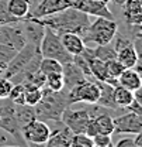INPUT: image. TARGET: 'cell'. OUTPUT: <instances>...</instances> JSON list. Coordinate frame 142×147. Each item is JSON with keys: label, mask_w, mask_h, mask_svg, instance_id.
<instances>
[{"label": "cell", "mask_w": 142, "mask_h": 147, "mask_svg": "<svg viewBox=\"0 0 142 147\" xmlns=\"http://www.w3.org/2000/svg\"><path fill=\"white\" fill-rule=\"evenodd\" d=\"M37 20L42 26L51 28L58 34L76 33V34L83 36V33L86 31V28L90 24L89 16L73 6L62 10V11H58L55 14H51V16L37 17Z\"/></svg>", "instance_id": "cell-1"}, {"label": "cell", "mask_w": 142, "mask_h": 147, "mask_svg": "<svg viewBox=\"0 0 142 147\" xmlns=\"http://www.w3.org/2000/svg\"><path fill=\"white\" fill-rule=\"evenodd\" d=\"M42 99L34 106L35 117L44 122H61L62 112L72 106L68 99V91L62 89L59 92L42 91Z\"/></svg>", "instance_id": "cell-2"}, {"label": "cell", "mask_w": 142, "mask_h": 147, "mask_svg": "<svg viewBox=\"0 0 142 147\" xmlns=\"http://www.w3.org/2000/svg\"><path fill=\"white\" fill-rule=\"evenodd\" d=\"M117 33H118V24L115 23L114 18L96 17V20L89 24L82 38L85 44L101 45L113 42V38Z\"/></svg>", "instance_id": "cell-3"}, {"label": "cell", "mask_w": 142, "mask_h": 147, "mask_svg": "<svg viewBox=\"0 0 142 147\" xmlns=\"http://www.w3.org/2000/svg\"><path fill=\"white\" fill-rule=\"evenodd\" d=\"M38 48H39V53L42 57L53 58V59L59 61L61 64L71 62L73 59V55H71L63 48L61 36L48 27H45V33H44V37H42Z\"/></svg>", "instance_id": "cell-4"}, {"label": "cell", "mask_w": 142, "mask_h": 147, "mask_svg": "<svg viewBox=\"0 0 142 147\" xmlns=\"http://www.w3.org/2000/svg\"><path fill=\"white\" fill-rule=\"evenodd\" d=\"M100 96V86L97 79H83L77 85H75L68 91V99L69 103H96Z\"/></svg>", "instance_id": "cell-5"}, {"label": "cell", "mask_w": 142, "mask_h": 147, "mask_svg": "<svg viewBox=\"0 0 142 147\" xmlns=\"http://www.w3.org/2000/svg\"><path fill=\"white\" fill-rule=\"evenodd\" d=\"M49 134H51L49 125L39 119H34L21 127V136H23L25 144L45 146L49 139Z\"/></svg>", "instance_id": "cell-6"}, {"label": "cell", "mask_w": 142, "mask_h": 147, "mask_svg": "<svg viewBox=\"0 0 142 147\" xmlns=\"http://www.w3.org/2000/svg\"><path fill=\"white\" fill-rule=\"evenodd\" d=\"M14 109H16V103L10 98L0 99V127L6 129L14 137H17L23 144H25V142L21 136V130L17 125L16 116H14Z\"/></svg>", "instance_id": "cell-7"}, {"label": "cell", "mask_w": 142, "mask_h": 147, "mask_svg": "<svg viewBox=\"0 0 142 147\" xmlns=\"http://www.w3.org/2000/svg\"><path fill=\"white\" fill-rule=\"evenodd\" d=\"M37 51H38V45L27 42L23 48L18 50L17 53H16V55L11 58V61L7 64L3 76H6V78L10 79L11 76H14V75H17L18 72H21V71L27 67V64L31 61V58L35 55Z\"/></svg>", "instance_id": "cell-8"}, {"label": "cell", "mask_w": 142, "mask_h": 147, "mask_svg": "<svg viewBox=\"0 0 142 147\" xmlns=\"http://www.w3.org/2000/svg\"><path fill=\"white\" fill-rule=\"evenodd\" d=\"M114 133L117 134H137L142 131V115L125 110L124 115H115L113 117Z\"/></svg>", "instance_id": "cell-9"}, {"label": "cell", "mask_w": 142, "mask_h": 147, "mask_svg": "<svg viewBox=\"0 0 142 147\" xmlns=\"http://www.w3.org/2000/svg\"><path fill=\"white\" fill-rule=\"evenodd\" d=\"M90 119L91 116L86 109L73 110L71 109V106L66 108L61 115V122L68 129H71L72 133H86Z\"/></svg>", "instance_id": "cell-10"}, {"label": "cell", "mask_w": 142, "mask_h": 147, "mask_svg": "<svg viewBox=\"0 0 142 147\" xmlns=\"http://www.w3.org/2000/svg\"><path fill=\"white\" fill-rule=\"evenodd\" d=\"M0 44L10 45V47L16 48L17 51L27 44V40L23 33L21 21L0 26Z\"/></svg>", "instance_id": "cell-11"}, {"label": "cell", "mask_w": 142, "mask_h": 147, "mask_svg": "<svg viewBox=\"0 0 142 147\" xmlns=\"http://www.w3.org/2000/svg\"><path fill=\"white\" fill-rule=\"evenodd\" d=\"M73 7L79 9L87 16L114 18L111 10L108 9V4L103 0H73Z\"/></svg>", "instance_id": "cell-12"}, {"label": "cell", "mask_w": 142, "mask_h": 147, "mask_svg": "<svg viewBox=\"0 0 142 147\" xmlns=\"http://www.w3.org/2000/svg\"><path fill=\"white\" fill-rule=\"evenodd\" d=\"M73 6V0H39L38 4L33 9L30 16L33 17H45L58 11H62Z\"/></svg>", "instance_id": "cell-13"}, {"label": "cell", "mask_w": 142, "mask_h": 147, "mask_svg": "<svg viewBox=\"0 0 142 147\" xmlns=\"http://www.w3.org/2000/svg\"><path fill=\"white\" fill-rule=\"evenodd\" d=\"M21 27H23V33H24L27 42L39 45V42L44 37V33H45V26H42L37 20V17L28 16L21 20Z\"/></svg>", "instance_id": "cell-14"}, {"label": "cell", "mask_w": 142, "mask_h": 147, "mask_svg": "<svg viewBox=\"0 0 142 147\" xmlns=\"http://www.w3.org/2000/svg\"><path fill=\"white\" fill-rule=\"evenodd\" d=\"M62 76H63V84H65V91H69L71 88H73L75 85H77L79 82H82L83 79H86V75L83 74V71L73 62H66L62 64Z\"/></svg>", "instance_id": "cell-15"}, {"label": "cell", "mask_w": 142, "mask_h": 147, "mask_svg": "<svg viewBox=\"0 0 142 147\" xmlns=\"http://www.w3.org/2000/svg\"><path fill=\"white\" fill-rule=\"evenodd\" d=\"M73 133L71 129H68L62 122L58 123V127L55 130H51L49 139L45 146L48 147H71V140Z\"/></svg>", "instance_id": "cell-16"}, {"label": "cell", "mask_w": 142, "mask_h": 147, "mask_svg": "<svg viewBox=\"0 0 142 147\" xmlns=\"http://www.w3.org/2000/svg\"><path fill=\"white\" fill-rule=\"evenodd\" d=\"M124 7V17L127 24L132 27H139L142 23V1L141 0H127Z\"/></svg>", "instance_id": "cell-17"}, {"label": "cell", "mask_w": 142, "mask_h": 147, "mask_svg": "<svg viewBox=\"0 0 142 147\" xmlns=\"http://www.w3.org/2000/svg\"><path fill=\"white\" fill-rule=\"evenodd\" d=\"M61 36V41H62V45L63 48L69 53L71 55H79L83 48L86 47L85 41L80 34H76V33H62L59 34Z\"/></svg>", "instance_id": "cell-18"}, {"label": "cell", "mask_w": 142, "mask_h": 147, "mask_svg": "<svg viewBox=\"0 0 142 147\" xmlns=\"http://www.w3.org/2000/svg\"><path fill=\"white\" fill-rule=\"evenodd\" d=\"M118 84L129 91H137L142 88V78L141 74L137 72L134 68H125L123 74L118 76Z\"/></svg>", "instance_id": "cell-19"}, {"label": "cell", "mask_w": 142, "mask_h": 147, "mask_svg": "<svg viewBox=\"0 0 142 147\" xmlns=\"http://www.w3.org/2000/svg\"><path fill=\"white\" fill-rule=\"evenodd\" d=\"M99 82V86H100V96L97 99V105L100 106H104L107 109H113V110H117L120 109L115 102H114V93H113V89L114 86L107 84V82H101V81H97Z\"/></svg>", "instance_id": "cell-20"}, {"label": "cell", "mask_w": 142, "mask_h": 147, "mask_svg": "<svg viewBox=\"0 0 142 147\" xmlns=\"http://www.w3.org/2000/svg\"><path fill=\"white\" fill-rule=\"evenodd\" d=\"M139 58H141V55L137 53L132 42L117 51V59L124 65L125 68H134V65L138 62Z\"/></svg>", "instance_id": "cell-21"}, {"label": "cell", "mask_w": 142, "mask_h": 147, "mask_svg": "<svg viewBox=\"0 0 142 147\" xmlns=\"http://www.w3.org/2000/svg\"><path fill=\"white\" fill-rule=\"evenodd\" d=\"M7 10L11 16L23 20L30 16L31 4L28 0H7Z\"/></svg>", "instance_id": "cell-22"}, {"label": "cell", "mask_w": 142, "mask_h": 147, "mask_svg": "<svg viewBox=\"0 0 142 147\" xmlns=\"http://www.w3.org/2000/svg\"><path fill=\"white\" fill-rule=\"evenodd\" d=\"M14 116H16V120H17V125L20 127V130H21L23 126L30 123L31 120L37 119L34 106H30V105H25V103H16Z\"/></svg>", "instance_id": "cell-23"}, {"label": "cell", "mask_w": 142, "mask_h": 147, "mask_svg": "<svg viewBox=\"0 0 142 147\" xmlns=\"http://www.w3.org/2000/svg\"><path fill=\"white\" fill-rule=\"evenodd\" d=\"M113 115H110V112L106 113H100L97 115L94 119V125H96V130L97 133L101 134H114V122H113Z\"/></svg>", "instance_id": "cell-24"}, {"label": "cell", "mask_w": 142, "mask_h": 147, "mask_svg": "<svg viewBox=\"0 0 142 147\" xmlns=\"http://www.w3.org/2000/svg\"><path fill=\"white\" fill-rule=\"evenodd\" d=\"M114 93V102L120 109H125L127 106L131 105V102L134 100V92L127 89L124 86H121L120 84H117L113 89Z\"/></svg>", "instance_id": "cell-25"}, {"label": "cell", "mask_w": 142, "mask_h": 147, "mask_svg": "<svg viewBox=\"0 0 142 147\" xmlns=\"http://www.w3.org/2000/svg\"><path fill=\"white\" fill-rule=\"evenodd\" d=\"M93 50H94V57L101 59L103 62H108V61H113V59L117 58V51H115V48L113 47L111 42L97 45Z\"/></svg>", "instance_id": "cell-26"}, {"label": "cell", "mask_w": 142, "mask_h": 147, "mask_svg": "<svg viewBox=\"0 0 142 147\" xmlns=\"http://www.w3.org/2000/svg\"><path fill=\"white\" fill-rule=\"evenodd\" d=\"M63 88H65V84H63L62 74H51V75H47L45 84L42 86V91L59 92V91H62Z\"/></svg>", "instance_id": "cell-27"}, {"label": "cell", "mask_w": 142, "mask_h": 147, "mask_svg": "<svg viewBox=\"0 0 142 147\" xmlns=\"http://www.w3.org/2000/svg\"><path fill=\"white\" fill-rule=\"evenodd\" d=\"M62 64L53 58H47V57H42L41 62H39V71L44 74L45 76L47 75H51V74H62Z\"/></svg>", "instance_id": "cell-28"}, {"label": "cell", "mask_w": 142, "mask_h": 147, "mask_svg": "<svg viewBox=\"0 0 142 147\" xmlns=\"http://www.w3.org/2000/svg\"><path fill=\"white\" fill-rule=\"evenodd\" d=\"M25 92H24V103L30 105V106H35L37 103L42 99L44 93H42V88L38 86H24Z\"/></svg>", "instance_id": "cell-29"}, {"label": "cell", "mask_w": 142, "mask_h": 147, "mask_svg": "<svg viewBox=\"0 0 142 147\" xmlns=\"http://www.w3.org/2000/svg\"><path fill=\"white\" fill-rule=\"evenodd\" d=\"M71 147H93V139L86 133H73Z\"/></svg>", "instance_id": "cell-30"}, {"label": "cell", "mask_w": 142, "mask_h": 147, "mask_svg": "<svg viewBox=\"0 0 142 147\" xmlns=\"http://www.w3.org/2000/svg\"><path fill=\"white\" fill-rule=\"evenodd\" d=\"M17 21H21V20L11 16L7 10V0H0V26L10 24V23H17Z\"/></svg>", "instance_id": "cell-31"}, {"label": "cell", "mask_w": 142, "mask_h": 147, "mask_svg": "<svg viewBox=\"0 0 142 147\" xmlns=\"http://www.w3.org/2000/svg\"><path fill=\"white\" fill-rule=\"evenodd\" d=\"M17 50L10 47V45H6V44H0V64L6 65L11 61V58L16 55Z\"/></svg>", "instance_id": "cell-32"}, {"label": "cell", "mask_w": 142, "mask_h": 147, "mask_svg": "<svg viewBox=\"0 0 142 147\" xmlns=\"http://www.w3.org/2000/svg\"><path fill=\"white\" fill-rule=\"evenodd\" d=\"M23 144L17 137H14L10 131H7L6 129L0 127V147L1 146H17Z\"/></svg>", "instance_id": "cell-33"}, {"label": "cell", "mask_w": 142, "mask_h": 147, "mask_svg": "<svg viewBox=\"0 0 142 147\" xmlns=\"http://www.w3.org/2000/svg\"><path fill=\"white\" fill-rule=\"evenodd\" d=\"M24 92H25V88L23 84H13V88L9 93V98L14 103H24Z\"/></svg>", "instance_id": "cell-34"}, {"label": "cell", "mask_w": 142, "mask_h": 147, "mask_svg": "<svg viewBox=\"0 0 142 147\" xmlns=\"http://www.w3.org/2000/svg\"><path fill=\"white\" fill-rule=\"evenodd\" d=\"M107 65V72L110 76H113V78H117L118 79V76L123 74V71L125 69V67L115 58V59H113V61H108L106 62Z\"/></svg>", "instance_id": "cell-35"}, {"label": "cell", "mask_w": 142, "mask_h": 147, "mask_svg": "<svg viewBox=\"0 0 142 147\" xmlns=\"http://www.w3.org/2000/svg\"><path fill=\"white\" fill-rule=\"evenodd\" d=\"M91 139H93V147H111L113 146L111 134L97 133V134H94Z\"/></svg>", "instance_id": "cell-36"}, {"label": "cell", "mask_w": 142, "mask_h": 147, "mask_svg": "<svg viewBox=\"0 0 142 147\" xmlns=\"http://www.w3.org/2000/svg\"><path fill=\"white\" fill-rule=\"evenodd\" d=\"M11 88H13V82L9 78L0 75V99L9 98V93L11 91Z\"/></svg>", "instance_id": "cell-37"}, {"label": "cell", "mask_w": 142, "mask_h": 147, "mask_svg": "<svg viewBox=\"0 0 142 147\" xmlns=\"http://www.w3.org/2000/svg\"><path fill=\"white\" fill-rule=\"evenodd\" d=\"M113 146L115 147H135V143H134V137H123L120 139L118 142L113 143Z\"/></svg>", "instance_id": "cell-38"}, {"label": "cell", "mask_w": 142, "mask_h": 147, "mask_svg": "<svg viewBox=\"0 0 142 147\" xmlns=\"http://www.w3.org/2000/svg\"><path fill=\"white\" fill-rule=\"evenodd\" d=\"M110 1H113V3H114V4H117V6H124L127 0H110Z\"/></svg>", "instance_id": "cell-39"}, {"label": "cell", "mask_w": 142, "mask_h": 147, "mask_svg": "<svg viewBox=\"0 0 142 147\" xmlns=\"http://www.w3.org/2000/svg\"><path fill=\"white\" fill-rule=\"evenodd\" d=\"M6 71V65H3V64H0V75H3Z\"/></svg>", "instance_id": "cell-40"}, {"label": "cell", "mask_w": 142, "mask_h": 147, "mask_svg": "<svg viewBox=\"0 0 142 147\" xmlns=\"http://www.w3.org/2000/svg\"><path fill=\"white\" fill-rule=\"evenodd\" d=\"M103 1H106V3H108V1H110V0H103Z\"/></svg>", "instance_id": "cell-41"}]
</instances>
